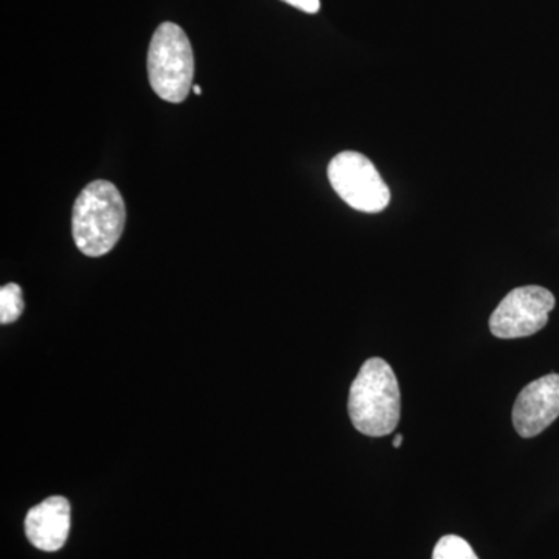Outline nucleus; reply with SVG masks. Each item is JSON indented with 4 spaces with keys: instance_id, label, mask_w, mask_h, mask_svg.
<instances>
[{
    "instance_id": "nucleus-4",
    "label": "nucleus",
    "mask_w": 559,
    "mask_h": 559,
    "mask_svg": "<svg viewBox=\"0 0 559 559\" xmlns=\"http://www.w3.org/2000/svg\"><path fill=\"white\" fill-rule=\"evenodd\" d=\"M333 190L349 207L364 213H380L388 207L390 190L369 157L344 151L329 165Z\"/></svg>"
},
{
    "instance_id": "nucleus-3",
    "label": "nucleus",
    "mask_w": 559,
    "mask_h": 559,
    "mask_svg": "<svg viewBox=\"0 0 559 559\" xmlns=\"http://www.w3.org/2000/svg\"><path fill=\"white\" fill-rule=\"evenodd\" d=\"M146 69L151 90L168 103L189 97L194 76V55L189 36L173 22H164L151 38Z\"/></svg>"
},
{
    "instance_id": "nucleus-7",
    "label": "nucleus",
    "mask_w": 559,
    "mask_h": 559,
    "mask_svg": "<svg viewBox=\"0 0 559 559\" xmlns=\"http://www.w3.org/2000/svg\"><path fill=\"white\" fill-rule=\"evenodd\" d=\"M70 532V503L62 496H51L33 507L25 518V533L36 549H62Z\"/></svg>"
},
{
    "instance_id": "nucleus-2",
    "label": "nucleus",
    "mask_w": 559,
    "mask_h": 559,
    "mask_svg": "<svg viewBox=\"0 0 559 559\" xmlns=\"http://www.w3.org/2000/svg\"><path fill=\"white\" fill-rule=\"evenodd\" d=\"M127 223V205L119 189L108 180H94L73 204L72 235L87 257H102L116 248Z\"/></svg>"
},
{
    "instance_id": "nucleus-8",
    "label": "nucleus",
    "mask_w": 559,
    "mask_h": 559,
    "mask_svg": "<svg viewBox=\"0 0 559 559\" xmlns=\"http://www.w3.org/2000/svg\"><path fill=\"white\" fill-rule=\"evenodd\" d=\"M24 311V299L22 289L16 283H9L0 288V323L16 322Z\"/></svg>"
},
{
    "instance_id": "nucleus-11",
    "label": "nucleus",
    "mask_w": 559,
    "mask_h": 559,
    "mask_svg": "<svg viewBox=\"0 0 559 559\" xmlns=\"http://www.w3.org/2000/svg\"><path fill=\"white\" fill-rule=\"evenodd\" d=\"M404 437L401 433H396L395 439H393V448H400L401 443H403Z\"/></svg>"
},
{
    "instance_id": "nucleus-1",
    "label": "nucleus",
    "mask_w": 559,
    "mask_h": 559,
    "mask_svg": "<svg viewBox=\"0 0 559 559\" xmlns=\"http://www.w3.org/2000/svg\"><path fill=\"white\" fill-rule=\"evenodd\" d=\"M348 415L353 426L364 436H390L399 426V380L384 359L370 358L360 367L349 388Z\"/></svg>"
},
{
    "instance_id": "nucleus-12",
    "label": "nucleus",
    "mask_w": 559,
    "mask_h": 559,
    "mask_svg": "<svg viewBox=\"0 0 559 559\" xmlns=\"http://www.w3.org/2000/svg\"><path fill=\"white\" fill-rule=\"evenodd\" d=\"M193 92H194V94H197V95H201V92H202V91H201V87H200V86H198V84H194V86H193Z\"/></svg>"
},
{
    "instance_id": "nucleus-5",
    "label": "nucleus",
    "mask_w": 559,
    "mask_h": 559,
    "mask_svg": "<svg viewBox=\"0 0 559 559\" xmlns=\"http://www.w3.org/2000/svg\"><path fill=\"white\" fill-rule=\"evenodd\" d=\"M555 296L543 286H522L507 294L489 318V330L499 340L533 336L549 322Z\"/></svg>"
},
{
    "instance_id": "nucleus-6",
    "label": "nucleus",
    "mask_w": 559,
    "mask_h": 559,
    "mask_svg": "<svg viewBox=\"0 0 559 559\" xmlns=\"http://www.w3.org/2000/svg\"><path fill=\"white\" fill-rule=\"evenodd\" d=\"M559 417V374L550 373L521 390L513 407V426L522 439H533Z\"/></svg>"
},
{
    "instance_id": "nucleus-10",
    "label": "nucleus",
    "mask_w": 559,
    "mask_h": 559,
    "mask_svg": "<svg viewBox=\"0 0 559 559\" xmlns=\"http://www.w3.org/2000/svg\"><path fill=\"white\" fill-rule=\"evenodd\" d=\"M283 2L308 14L318 13L320 10V0H283Z\"/></svg>"
},
{
    "instance_id": "nucleus-9",
    "label": "nucleus",
    "mask_w": 559,
    "mask_h": 559,
    "mask_svg": "<svg viewBox=\"0 0 559 559\" xmlns=\"http://www.w3.org/2000/svg\"><path fill=\"white\" fill-rule=\"evenodd\" d=\"M432 559H479L468 540L460 536H443L433 549Z\"/></svg>"
}]
</instances>
